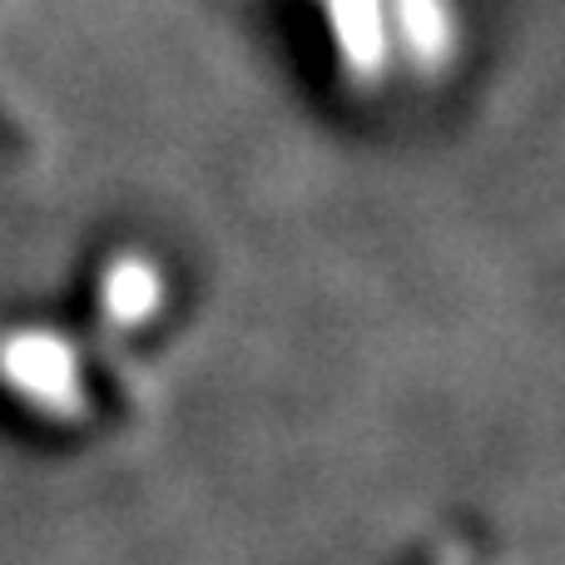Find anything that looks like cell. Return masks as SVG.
Listing matches in <instances>:
<instances>
[{"instance_id": "cell-1", "label": "cell", "mask_w": 565, "mask_h": 565, "mask_svg": "<svg viewBox=\"0 0 565 565\" xmlns=\"http://www.w3.org/2000/svg\"><path fill=\"white\" fill-rule=\"evenodd\" d=\"M338 45L342 65L358 79H382L402 55V10L407 0H312Z\"/></svg>"}]
</instances>
